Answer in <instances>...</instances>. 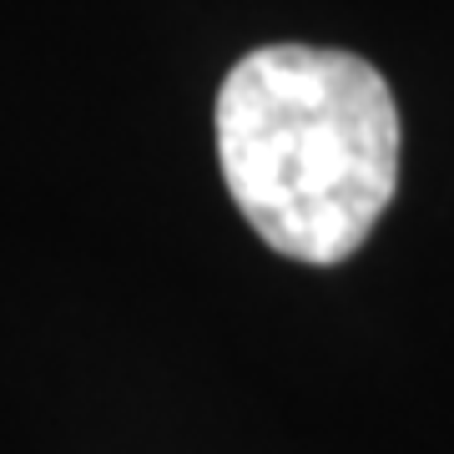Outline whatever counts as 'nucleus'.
Here are the masks:
<instances>
[{
	"label": "nucleus",
	"mask_w": 454,
	"mask_h": 454,
	"mask_svg": "<svg viewBox=\"0 0 454 454\" xmlns=\"http://www.w3.org/2000/svg\"><path fill=\"white\" fill-rule=\"evenodd\" d=\"M399 106L354 51L262 46L217 91V162L262 243L298 262L354 258L399 187Z\"/></svg>",
	"instance_id": "nucleus-1"
}]
</instances>
